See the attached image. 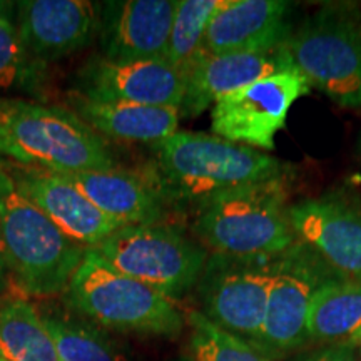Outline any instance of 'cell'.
Segmentation results:
<instances>
[{"mask_svg": "<svg viewBox=\"0 0 361 361\" xmlns=\"http://www.w3.org/2000/svg\"><path fill=\"white\" fill-rule=\"evenodd\" d=\"M152 183L162 200L201 206L219 194L288 174L278 157L216 134L178 133L154 144Z\"/></svg>", "mask_w": 361, "mask_h": 361, "instance_id": "6da1fadb", "label": "cell"}, {"mask_svg": "<svg viewBox=\"0 0 361 361\" xmlns=\"http://www.w3.org/2000/svg\"><path fill=\"white\" fill-rule=\"evenodd\" d=\"M288 197V174L233 189L197 206L192 231L214 255L278 258L298 243Z\"/></svg>", "mask_w": 361, "mask_h": 361, "instance_id": "7a4b0ae2", "label": "cell"}, {"mask_svg": "<svg viewBox=\"0 0 361 361\" xmlns=\"http://www.w3.org/2000/svg\"><path fill=\"white\" fill-rule=\"evenodd\" d=\"M0 154L54 173L116 168L104 139L74 112L20 99L0 97Z\"/></svg>", "mask_w": 361, "mask_h": 361, "instance_id": "3957f363", "label": "cell"}, {"mask_svg": "<svg viewBox=\"0 0 361 361\" xmlns=\"http://www.w3.org/2000/svg\"><path fill=\"white\" fill-rule=\"evenodd\" d=\"M0 224L11 276L22 293L51 296L67 290L87 247L22 196L8 173L0 178Z\"/></svg>", "mask_w": 361, "mask_h": 361, "instance_id": "277c9868", "label": "cell"}, {"mask_svg": "<svg viewBox=\"0 0 361 361\" xmlns=\"http://www.w3.org/2000/svg\"><path fill=\"white\" fill-rule=\"evenodd\" d=\"M67 301L92 322L121 333L176 338L184 328L168 296L119 273L94 250H87L71 278Z\"/></svg>", "mask_w": 361, "mask_h": 361, "instance_id": "5b68a950", "label": "cell"}, {"mask_svg": "<svg viewBox=\"0 0 361 361\" xmlns=\"http://www.w3.org/2000/svg\"><path fill=\"white\" fill-rule=\"evenodd\" d=\"M293 66L338 106L361 109V16L324 7L286 39Z\"/></svg>", "mask_w": 361, "mask_h": 361, "instance_id": "8992f818", "label": "cell"}, {"mask_svg": "<svg viewBox=\"0 0 361 361\" xmlns=\"http://www.w3.org/2000/svg\"><path fill=\"white\" fill-rule=\"evenodd\" d=\"M92 250L119 273L169 300L196 286L209 258L206 247L161 223L119 228Z\"/></svg>", "mask_w": 361, "mask_h": 361, "instance_id": "52a82bcc", "label": "cell"}, {"mask_svg": "<svg viewBox=\"0 0 361 361\" xmlns=\"http://www.w3.org/2000/svg\"><path fill=\"white\" fill-rule=\"evenodd\" d=\"M273 274L274 261L268 258L213 255L196 284L202 314L216 326L258 345Z\"/></svg>", "mask_w": 361, "mask_h": 361, "instance_id": "ba28073f", "label": "cell"}, {"mask_svg": "<svg viewBox=\"0 0 361 361\" xmlns=\"http://www.w3.org/2000/svg\"><path fill=\"white\" fill-rule=\"evenodd\" d=\"M310 92V82L296 69L278 72L219 99L211 112V128L228 141L274 151V139L293 104Z\"/></svg>", "mask_w": 361, "mask_h": 361, "instance_id": "9c48e42d", "label": "cell"}, {"mask_svg": "<svg viewBox=\"0 0 361 361\" xmlns=\"http://www.w3.org/2000/svg\"><path fill=\"white\" fill-rule=\"evenodd\" d=\"M322 261L300 241L274 258L268 308L258 346L269 351H290L308 341L306 318L322 276Z\"/></svg>", "mask_w": 361, "mask_h": 361, "instance_id": "30bf717a", "label": "cell"}, {"mask_svg": "<svg viewBox=\"0 0 361 361\" xmlns=\"http://www.w3.org/2000/svg\"><path fill=\"white\" fill-rule=\"evenodd\" d=\"M78 78L79 96L106 102L180 107L186 90L184 72L166 59L117 62L94 57Z\"/></svg>", "mask_w": 361, "mask_h": 361, "instance_id": "8fae6325", "label": "cell"}, {"mask_svg": "<svg viewBox=\"0 0 361 361\" xmlns=\"http://www.w3.org/2000/svg\"><path fill=\"white\" fill-rule=\"evenodd\" d=\"M301 245L338 274L361 283V211L340 200H306L290 206Z\"/></svg>", "mask_w": 361, "mask_h": 361, "instance_id": "7c38bea8", "label": "cell"}, {"mask_svg": "<svg viewBox=\"0 0 361 361\" xmlns=\"http://www.w3.org/2000/svg\"><path fill=\"white\" fill-rule=\"evenodd\" d=\"M179 0H126L101 4L102 57L117 62L166 59Z\"/></svg>", "mask_w": 361, "mask_h": 361, "instance_id": "4fadbf2b", "label": "cell"}, {"mask_svg": "<svg viewBox=\"0 0 361 361\" xmlns=\"http://www.w3.org/2000/svg\"><path fill=\"white\" fill-rule=\"evenodd\" d=\"M17 6V34L35 61L71 56L92 42L101 4L87 0H27Z\"/></svg>", "mask_w": 361, "mask_h": 361, "instance_id": "5bb4252c", "label": "cell"}, {"mask_svg": "<svg viewBox=\"0 0 361 361\" xmlns=\"http://www.w3.org/2000/svg\"><path fill=\"white\" fill-rule=\"evenodd\" d=\"M295 69L286 42L256 52L211 56L200 52L188 67L180 116L196 117L236 90L278 72Z\"/></svg>", "mask_w": 361, "mask_h": 361, "instance_id": "9a60e30c", "label": "cell"}, {"mask_svg": "<svg viewBox=\"0 0 361 361\" xmlns=\"http://www.w3.org/2000/svg\"><path fill=\"white\" fill-rule=\"evenodd\" d=\"M11 178L22 196L37 206L66 236L87 250L96 247L121 228L62 174L35 168L20 169Z\"/></svg>", "mask_w": 361, "mask_h": 361, "instance_id": "2e32d148", "label": "cell"}, {"mask_svg": "<svg viewBox=\"0 0 361 361\" xmlns=\"http://www.w3.org/2000/svg\"><path fill=\"white\" fill-rule=\"evenodd\" d=\"M288 4L281 0H226L207 27L202 52H256L286 42Z\"/></svg>", "mask_w": 361, "mask_h": 361, "instance_id": "e0dca14e", "label": "cell"}, {"mask_svg": "<svg viewBox=\"0 0 361 361\" xmlns=\"http://www.w3.org/2000/svg\"><path fill=\"white\" fill-rule=\"evenodd\" d=\"M59 174L121 228L156 224L164 214V200L152 179H144L130 171L112 168Z\"/></svg>", "mask_w": 361, "mask_h": 361, "instance_id": "ac0fdd59", "label": "cell"}, {"mask_svg": "<svg viewBox=\"0 0 361 361\" xmlns=\"http://www.w3.org/2000/svg\"><path fill=\"white\" fill-rule=\"evenodd\" d=\"M71 106L94 133L116 141L159 144L179 130V107L94 101L79 94Z\"/></svg>", "mask_w": 361, "mask_h": 361, "instance_id": "d6986e66", "label": "cell"}, {"mask_svg": "<svg viewBox=\"0 0 361 361\" xmlns=\"http://www.w3.org/2000/svg\"><path fill=\"white\" fill-rule=\"evenodd\" d=\"M358 329H361V283L328 278L311 296L306 336L314 341H350Z\"/></svg>", "mask_w": 361, "mask_h": 361, "instance_id": "ffe728a7", "label": "cell"}, {"mask_svg": "<svg viewBox=\"0 0 361 361\" xmlns=\"http://www.w3.org/2000/svg\"><path fill=\"white\" fill-rule=\"evenodd\" d=\"M0 360L61 361L44 319L24 298H0Z\"/></svg>", "mask_w": 361, "mask_h": 361, "instance_id": "44dd1931", "label": "cell"}, {"mask_svg": "<svg viewBox=\"0 0 361 361\" xmlns=\"http://www.w3.org/2000/svg\"><path fill=\"white\" fill-rule=\"evenodd\" d=\"M226 0H179L166 61L183 72L202 51L207 27Z\"/></svg>", "mask_w": 361, "mask_h": 361, "instance_id": "7402d4cb", "label": "cell"}, {"mask_svg": "<svg viewBox=\"0 0 361 361\" xmlns=\"http://www.w3.org/2000/svg\"><path fill=\"white\" fill-rule=\"evenodd\" d=\"M188 323L191 328L188 358L191 361H269L251 343L216 326L200 311L189 313Z\"/></svg>", "mask_w": 361, "mask_h": 361, "instance_id": "603a6c76", "label": "cell"}, {"mask_svg": "<svg viewBox=\"0 0 361 361\" xmlns=\"http://www.w3.org/2000/svg\"><path fill=\"white\" fill-rule=\"evenodd\" d=\"M44 64L27 52L16 24L0 19V90L34 94L40 90Z\"/></svg>", "mask_w": 361, "mask_h": 361, "instance_id": "cb8c5ba5", "label": "cell"}, {"mask_svg": "<svg viewBox=\"0 0 361 361\" xmlns=\"http://www.w3.org/2000/svg\"><path fill=\"white\" fill-rule=\"evenodd\" d=\"M44 324L61 361H128L123 351L97 329L57 318H45Z\"/></svg>", "mask_w": 361, "mask_h": 361, "instance_id": "d4e9b609", "label": "cell"}, {"mask_svg": "<svg viewBox=\"0 0 361 361\" xmlns=\"http://www.w3.org/2000/svg\"><path fill=\"white\" fill-rule=\"evenodd\" d=\"M300 361H355V358L346 348H328L316 351Z\"/></svg>", "mask_w": 361, "mask_h": 361, "instance_id": "484cf974", "label": "cell"}, {"mask_svg": "<svg viewBox=\"0 0 361 361\" xmlns=\"http://www.w3.org/2000/svg\"><path fill=\"white\" fill-rule=\"evenodd\" d=\"M8 279H11V269H8L6 245H4V236H2V224H0V296L6 293Z\"/></svg>", "mask_w": 361, "mask_h": 361, "instance_id": "4316f807", "label": "cell"}, {"mask_svg": "<svg viewBox=\"0 0 361 361\" xmlns=\"http://www.w3.org/2000/svg\"><path fill=\"white\" fill-rule=\"evenodd\" d=\"M350 345H358V346H361V329H358V331L355 333L353 336L350 338Z\"/></svg>", "mask_w": 361, "mask_h": 361, "instance_id": "83f0119b", "label": "cell"}, {"mask_svg": "<svg viewBox=\"0 0 361 361\" xmlns=\"http://www.w3.org/2000/svg\"><path fill=\"white\" fill-rule=\"evenodd\" d=\"M7 171H6V168H4V162H2V154H0V178H2L4 174H6Z\"/></svg>", "mask_w": 361, "mask_h": 361, "instance_id": "f1b7e54d", "label": "cell"}, {"mask_svg": "<svg viewBox=\"0 0 361 361\" xmlns=\"http://www.w3.org/2000/svg\"><path fill=\"white\" fill-rule=\"evenodd\" d=\"M4 6H6V4H0V19H2V17H6L4 16V11H6V7Z\"/></svg>", "mask_w": 361, "mask_h": 361, "instance_id": "f546056e", "label": "cell"}, {"mask_svg": "<svg viewBox=\"0 0 361 361\" xmlns=\"http://www.w3.org/2000/svg\"><path fill=\"white\" fill-rule=\"evenodd\" d=\"M176 361H191L189 358H179V360H176Z\"/></svg>", "mask_w": 361, "mask_h": 361, "instance_id": "4dcf8cb0", "label": "cell"}, {"mask_svg": "<svg viewBox=\"0 0 361 361\" xmlns=\"http://www.w3.org/2000/svg\"><path fill=\"white\" fill-rule=\"evenodd\" d=\"M0 361H6V360H0Z\"/></svg>", "mask_w": 361, "mask_h": 361, "instance_id": "1f68e13d", "label": "cell"}]
</instances>
